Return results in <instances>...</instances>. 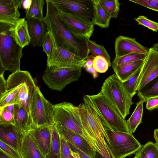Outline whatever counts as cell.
<instances>
[{
	"label": "cell",
	"mask_w": 158,
	"mask_h": 158,
	"mask_svg": "<svg viewBox=\"0 0 158 158\" xmlns=\"http://www.w3.org/2000/svg\"><path fill=\"white\" fill-rule=\"evenodd\" d=\"M46 15L43 20L47 30L52 34L57 47L66 48L86 60L90 53L88 47L89 39L77 36L65 26L59 15L57 9L51 0H45Z\"/></svg>",
	"instance_id": "1"
},
{
	"label": "cell",
	"mask_w": 158,
	"mask_h": 158,
	"mask_svg": "<svg viewBox=\"0 0 158 158\" xmlns=\"http://www.w3.org/2000/svg\"><path fill=\"white\" fill-rule=\"evenodd\" d=\"M83 99L78 106L83 127L95 144L98 152L106 158H112L107 144L108 137L102 122L86 95Z\"/></svg>",
	"instance_id": "2"
},
{
	"label": "cell",
	"mask_w": 158,
	"mask_h": 158,
	"mask_svg": "<svg viewBox=\"0 0 158 158\" xmlns=\"http://www.w3.org/2000/svg\"><path fill=\"white\" fill-rule=\"evenodd\" d=\"M12 25L0 23V75L6 70L12 73L20 70L23 48L13 37Z\"/></svg>",
	"instance_id": "3"
},
{
	"label": "cell",
	"mask_w": 158,
	"mask_h": 158,
	"mask_svg": "<svg viewBox=\"0 0 158 158\" xmlns=\"http://www.w3.org/2000/svg\"><path fill=\"white\" fill-rule=\"evenodd\" d=\"M54 124H60L82 136L93 151L98 152L95 144L85 130L81 120L80 110L70 102H63L53 106Z\"/></svg>",
	"instance_id": "4"
},
{
	"label": "cell",
	"mask_w": 158,
	"mask_h": 158,
	"mask_svg": "<svg viewBox=\"0 0 158 158\" xmlns=\"http://www.w3.org/2000/svg\"><path fill=\"white\" fill-rule=\"evenodd\" d=\"M86 95L106 128L114 131L130 133L125 118L101 92L95 95Z\"/></svg>",
	"instance_id": "5"
},
{
	"label": "cell",
	"mask_w": 158,
	"mask_h": 158,
	"mask_svg": "<svg viewBox=\"0 0 158 158\" xmlns=\"http://www.w3.org/2000/svg\"><path fill=\"white\" fill-rule=\"evenodd\" d=\"M100 92L125 118L129 114L131 107L134 102L132 98L115 74L106 78L101 87Z\"/></svg>",
	"instance_id": "6"
},
{
	"label": "cell",
	"mask_w": 158,
	"mask_h": 158,
	"mask_svg": "<svg viewBox=\"0 0 158 158\" xmlns=\"http://www.w3.org/2000/svg\"><path fill=\"white\" fill-rule=\"evenodd\" d=\"M105 129L109 140L107 144L113 158H125L136 153L142 146L131 133Z\"/></svg>",
	"instance_id": "7"
},
{
	"label": "cell",
	"mask_w": 158,
	"mask_h": 158,
	"mask_svg": "<svg viewBox=\"0 0 158 158\" xmlns=\"http://www.w3.org/2000/svg\"><path fill=\"white\" fill-rule=\"evenodd\" d=\"M53 105L45 98L37 86L30 100V115L33 128L51 126L54 124Z\"/></svg>",
	"instance_id": "8"
},
{
	"label": "cell",
	"mask_w": 158,
	"mask_h": 158,
	"mask_svg": "<svg viewBox=\"0 0 158 158\" xmlns=\"http://www.w3.org/2000/svg\"><path fill=\"white\" fill-rule=\"evenodd\" d=\"M6 81V91L15 87L18 88L16 104L22 107L30 115L31 97L37 86L30 73L27 71L20 70L9 75Z\"/></svg>",
	"instance_id": "9"
},
{
	"label": "cell",
	"mask_w": 158,
	"mask_h": 158,
	"mask_svg": "<svg viewBox=\"0 0 158 158\" xmlns=\"http://www.w3.org/2000/svg\"><path fill=\"white\" fill-rule=\"evenodd\" d=\"M81 68H64L48 66L42 76L44 83L51 89L61 91L69 83L78 81Z\"/></svg>",
	"instance_id": "10"
},
{
	"label": "cell",
	"mask_w": 158,
	"mask_h": 158,
	"mask_svg": "<svg viewBox=\"0 0 158 158\" xmlns=\"http://www.w3.org/2000/svg\"><path fill=\"white\" fill-rule=\"evenodd\" d=\"M57 9L60 19L70 32L80 37L90 39L94 31V25L91 20Z\"/></svg>",
	"instance_id": "11"
},
{
	"label": "cell",
	"mask_w": 158,
	"mask_h": 158,
	"mask_svg": "<svg viewBox=\"0 0 158 158\" xmlns=\"http://www.w3.org/2000/svg\"><path fill=\"white\" fill-rule=\"evenodd\" d=\"M62 11L91 21L94 15L93 0H51Z\"/></svg>",
	"instance_id": "12"
},
{
	"label": "cell",
	"mask_w": 158,
	"mask_h": 158,
	"mask_svg": "<svg viewBox=\"0 0 158 158\" xmlns=\"http://www.w3.org/2000/svg\"><path fill=\"white\" fill-rule=\"evenodd\" d=\"M86 61V60L66 48L57 47L53 55L47 57V65L64 68H82Z\"/></svg>",
	"instance_id": "13"
},
{
	"label": "cell",
	"mask_w": 158,
	"mask_h": 158,
	"mask_svg": "<svg viewBox=\"0 0 158 158\" xmlns=\"http://www.w3.org/2000/svg\"><path fill=\"white\" fill-rule=\"evenodd\" d=\"M158 76V51L152 47L145 59L138 77L136 91Z\"/></svg>",
	"instance_id": "14"
},
{
	"label": "cell",
	"mask_w": 158,
	"mask_h": 158,
	"mask_svg": "<svg viewBox=\"0 0 158 158\" xmlns=\"http://www.w3.org/2000/svg\"><path fill=\"white\" fill-rule=\"evenodd\" d=\"M114 46L116 57L132 53L148 54L150 49L140 44L135 38L122 35L116 39Z\"/></svg>",
	"instance_id": "15"
},
{
	"label": "cell",
	"mask_w": 158,
	"mask_h": 158,
	"mask_svg": "<svg viewBox=\"0 0 158 158\" xmlns=\"http://www.w3.org/2000/svg\"><path fill=\"white\" fill-rule=\"evenodd\" d=\"M23 0H0V23L14 25L20 18Z\"/></svg>",
	"instance_id": "16"
},
{
	"label": "cell",
	"mask_w": 158,
	"mask_h": 158,
	"mask_svg": "<svg viewBox=\"0 0 158 158\" xmlns=\"http://www.w3.org/2000/svg\"><path fill=\"white\" fill-rule=\"evenodd\" d=\"M54 125L60 135L63 137L67 142L88 156L93 158L94 151L93 150L82 136L66 128L62 125Z\"/></svg>",
	"instance_id": "17"
},
{
	"label": "cell",
	"mask_w": 158,
	"mask_h": 158,
	"mask_svg": "<svg viewBox=\"0 0 158 158\" xmlns=\"http://www.w3.org/2000/svg\"><path fill=\"white\" fill-rule=\"evenodd\" d=\"M28 133L40 152L46 157L50 148L51 126L34 127Z\"/></svg>",
	"instance_id": "18"
},
{
	"label": "cell",
	"mask_w": 158,
	"mask_h": 158,
	"mask_svg": "<svg viewBox=\"0 0 158 158\" xmlns=\"http://www.w3.org/2000/svg\"><path fill=\"white\" fill-rule=\"evenodd\" d=\"M31 44L33 47L42 46L47 31L46 23L43 20L27 17L26 18Z\"/></svg>",
	"instance_id": "19"
},
{
	"label": "cell",
	"mask_w": 158,
	"mask_h": 158,
	"mask_svg": "<svg viewBox=\"0 0 158 158\" xmlns=\"http://www.w3.org/2000/svg\"><path fill=\"white\" fill-rule=\"evenodd\" d=\"M18 152L22 158H46L40 152L28 132L22 135Z\"/></svg>",
	"instance_id": "20"
},
{
	"label": "cell",
	"mask_w": 158,
	"mask_h": 158,
	"mask_svg": "<svg viewBox=\"0 0 158 158\" xmlns=\"http://www.w3.org/2000/svg\"><path fill=\"white\" fill-rule=\"evenodd\" d=\"M14 116L16 130L22 135L28 132L33 128L29 114L22 107L18 104L14 106Z\"/></svg>",
	"instance_id": "21"
},
{
	"label": "cell",
	"mask_w": 158,
	"mask_h": 158,
	"mask_svg": "<svg viewBox=\"0 0 158 158\" xmlns=\"http://www.w3.org/2000/svg\"><path fill=\"white\" fill-rule=\"evenodd\" d=\"M10 30L17 43L23 48L28 46L31 41L26 18H20Z\"/></svg>",
	"instance_id": "22"
},
{
	"label": "cell",
	"mask_w": 158,
	"mask_h": 158,
	"mask_svg": "<svg viewBox=\"0 0 158 158\" xmlns=\"http://www.w3.org/2000/svg\"><path fill=\"white\" fill-rule=\"evenodd\" d=\"M22 135L16 130L12 125H0V140L18 152L20 146Z\"/></svg>",
	"instance_id": "23"
},
{
	"label": "cell",
	"mask_w": 158,
	"mask_h": 158,
	"mask_svg": "<svg viewBox=\"0 0 158 158\" xmlns=\"http://www.w3.org/2000/svg\"><path fill=\"white\" fill-rule=\"evenodd\" d=\"M145 59L122 65L116 69L114 72L115 74L122 82H124L127 80L142 66Z\"/></svg>",
	"instance_id": "24"
},
{
	"label": "cell",
	"mask_w": 158,
	"mask_h": 158,
	"mask_svg": "<svg viewBox=\"0 0 158 158\" xmlns=\"http://www.w3.org/2000/svg\"><path fill=\"white\" fill-rule=\"evenodd\" d=\"M94 6V15L91 22L94 25L101 28H107L110 26L111 18L100 4L98 0H93Z\"/></svg>",
	"instance_id": "25"
},
{
	"label": "cell",
	"mask_w": 158,
	"mask_h": 158,
	"mask_svg": "<svg viewBox=\"0 0 158 158\" xmlns=\"http://www.w3.org/2000/svg\"><path fill=\"white\" fill-rule=\"evenodd\" d=\"M140 100L144 102L149 98L158 97V76L137 91Z\"/></svg>",
	"instance_id": "26"
},
{
	"label": "cell",
	"mask_w": 158,
	"mask_h": 158,
	"mask_svg": "<svg viewBox=\"0 0 158 158\" xmlns=\"http://www.w3.org/2000/svg\"><path fill=\"white\" fill-rule=\"evenodd\" d=\"M144 102L143 101L140 100L136 104L135 110L130 118L127 121V125L131 133H134L138 126L142 122Z\"/></svg>",
	"instance_id": "27"
},
{
	"label": "cell",
	"mask_w": 158,
	"mask_h": 158,
	"mask_svg": "<svg viewBox=\"0 0 158 158\" xmlns=\"http://www.w3.org/2000/svg\"><path fill=\"white\" fill-rule=\"evenodd\" d=\"M51 140L50 150L46 158H60V134L53 124L51 126Z\"/></svg>",
	"instance_id": "28"
},
{
	"label": "cell",
	"mask_w": 158,
	"mask_h": 158,
	"mask_svg": "<svg viewBox=\"0 0 158 158\" xmlns=\"http://www.w3.org/2000/svg\"><path fill=\"white\" fill-rule=\"evenodd\" d=\"M45 3L46 1L44 0H32L30 8L25 11V18L29 17L43 20L44 17L43 8Z\"/></svg>",
	"instance_id": "29"
},
{
	"label": "cell",
	"mask_w": 158,
	"mask_h": 158,
	"mask_svg": "<svg viewBox=\"0 0 158 158\" xmlns=\"http://www.w3.org/2000/svg\"><path fill=\"white\" fill-rule=\"evenodd\" d=\"M148 55L132 53L120 57H115L112 63V68L114 72L118 67L130 62L145 59Z\"/></svg>",
	"instance_id": "30"
},
{
	"label": "cell",
	"mask_w": 158,
	"mask_h": 158,
	"mask_svg": "<svg viewBox=\"0 0 158 158\" xmlns=\"http://www.w3.org/2000/svg\"><path fill=\"white\" fill-rule=\"evenodd\" d=\"M19 93L18 88L15 87L6 91V93L0 96V109L10 105L16 104Z\"/></svg>",
	"instance_id": "31"
},
{
	"label": "cell",
	"mask_w": 158,
	"mask_h": 158,
	"mask_svg": "<svg viewBox=\"0 0 158 158\" xmlns=\"http://www.w3.org/2000/svg\"><path fill=\"white\" fill-rule=\"evenodd\" d=\"M138 151L140 158H158V146L152 142L142 145Z\"/></svg>",
	"instance_id": "32"
},
{
	"label": "cell",
	"mask_w": 158,
	"mask_h": 158,
	"mask_svg": "<svg viewBox=\"0 0 158 158\" xmlns=\"http://www.w3.org/2000/svg\"><path fill=\"white\" fill-rule=\"evenodd\" d=\"M102 7L111 18H117L120 10V4L118 0H98Z\"/></svg>",
	"instance_id": "33"
},
{
	"label": "cell",
	"mask_w": 158,
	"mask_h": 158,
	"mask_svg": "<svg viewBox=\"0 0 158 158\" xmlns=\"http://www.w3.org/2000/svg\"><path fill=\"white\" fill-rule=\"evenodd\" d=\"M88 47L90 52L94 56H100L103 57L107 61L110 67L112 65L110 57L103 46L99 45L89 39L88 41Z\"/></svg>",
	"instance_id": "34"
},
{
	"label": "cell",
	"mask_w": 158,
	"mask_h": 158,
	"mask_svg": "<svg viewBox=\"0 0 158 158\" xmlns=\"http://www.w3.org/2000/svg\"><path fill=\"white\" fill-rule=\"evenodd\" d=\"M42 47L43 51L46 54L47 57L52 56L57 48L53 36L49 31L46 34Z\"/></svg>",
	"instance_id": "35"
},
{
	"label": "cell",
	"mask_w": 158,
	"mask_h": 158,
	"mask_svg": "<svg viewBox=\"0 0 158 158\" xmlns=\"http://www.w3.org/2000/svg\"><path fill=\"white\" fill-rule=\"evenodd\" d=\"M142 67V66L127 80L122 82L124 88L132 98L137 93V82Z\"/></svg>",
	"instance_id": "36"
},
{
	"label": "cell",
	"mask_w": 158,
	"mask_h": 158,
	"mask_svg": "<svg viewBox=\"0 0 158 158\" xmlns=\"http://www.w3.org/2000/svg\"><path fill=\"white\" fill-rule=\"evenodd\" d=\"M92 66L97 73H105L110 67L107 60L100 56L94 57Z\"/></svg>",
	"instance_id": "37"
},
{
	"label": "cell",
	"mask_w": 158,
	"mask_h": 158,
	"mask_svg": "<svg viewBox=\"0 0 158 158\" xmlns=\"http://www.w3.org/2000/svg\"><path fill=\"white\" fill-rule=\"evenodd\" d=\"M0 125H15L14 114L5 108L0 109Z\"/></svg>",
	"instance_id": "38"
},
{
	"label": "cell",
	"mask_w": 158,
	"mask_h": 158,
	"mask_svg": "<svg viewBox=\"0 0 158 158\" xmlns=\"http://www.w3.org/2000/svg\"><path fill=\"white\" fill-rule=\"evenodd\" d=\"M134 19L139 25H143L155 32L158 31V23L150 20L146 16L139 15Z\"/></svg>",
	"instance_id": "39"
},
{
	"label": "cell",
	"mask_w": 158,
	"mask_h": 158,
	"mask_svg": "<svg viewBox=\"0 0 158 158\" xmlns=\"http://www.w3.org/2000/svg\"><path fill=\"white\" fill-rule=\"evenodd\" d=\"M0 149V150L11 158H22L17 151L1 140Z\"/></svg>",
	"instance_id": "40"
},
{
	"label": "cell",
	"mask_w": 158,
	"mask_h": 158,
	"mask_svg": "<svg viewBox=\"0 0 158 158\" xmlns=\"http://www.w3.org/2000/svg\"><path fill=\"white\" fill-rule=\"evenodd\" d=\"M60 158H74L71 154V150L68 142L60 135Z\"/></svg>",
	"instance_id": "41"
},
{
	"label": "cell",
	"mask_w": 158,
	"mask_h": 158,
	"mask_svg": "<svg viewBox=\"0 0 158 158\" xmlns=\"http://www.w3.org/2000/svg\"><path fill=\"white\" fill-rule=\"evenodd\" d=\"M129 1L158 12V0H129Z\"/></svg>",
	"instance_id": "42"
},
{
	"label": "cell",
	"mask_w": 158,
	"mask_h": 158,
	"mask_svg": "<svg viewBox=\"0 0 158 158\" xmlns=\"http://www.w3.org/2000/svg\"><path fill=\"white\" fill-rule=\"evenodd\" d=\"M146 108L149 110L158 109V97L152 98L146 102Z\"/></svg>",
	"instance_id": "43"
},
{
	"label": "cell",
	"mask_w": 158,
	"mask_h": 158,
	"mask_svg": "<svg viewBox=\"0 0 158 158\" xmlns=\"http://www.w3.org/2000/svg\"><path fill=\"white\" fill-rule=\"evenodd\" d=\"M6 81L4 77V75H0V96L6 91Z\"/></svg>",
	"instance_id": "44"
},
{
	"label": "cell",
	"mask_w": 158,
	"mask_h": 158,
	"mask_svg": "<svg viewBox=\"0 0 158 158\" xmlns=\"http://www.w3.org/2000/svg\"><path fill=\"white\" fill-rule=\"evenodd\" d=\"M94 56L93 55L88 56L86 59V61L84 64L83 67L85 68L86 67H89L92 66L93 64V60Z\"/></svg>",
	"instance_id": "45"
},
{
	"label": "cell",
	"mask_w": 158,
	"mask_h": 158,
	"mask_svg": "<svg viewBox=\"0 0 158 158\" xmlns=\"http://www.w3.org/2000/svg\"><path fill=\"white\" fill-rule=\"evenodd\" d=\"M32 0H23L22 7L25 10H27L30 8Z\"/></svg>",
	"instance_id": "46"
},
{
	"label": "cell",
	"mask_w": 158,
	"mask_h": 158,
	"mask_svg": "<svg viewBox=\"0 0 158 158\" xmlns=\"http://www.w3.org/2000/svg\"><path fill=\"white\" fill-rule=\"evenodd\" d=\"M86 70L88 72L91 73L93 78H95L98 76V73L95 71L93 66L89 67H86L85 68Z\"/></svg>",
	"instance_id": "47"
},
{
	"label": "cell",
	"mask_w": 158,
	"mask_h": 158,
	"mask_svg": "<svg viewBox=\"0 0 158 158\" xmlns=\"http://www.w3.org/2000/svg\"><path fill=\"white\" fill-rule=\"evenodd\" d=\"M14 106L15 105L11 104L6 106L4 108L7 110L14 114Z\"/></svg>",
	"instance_id": "48"
},
{
	"label": "cell",
	"mask_w": 158,
	"mask_h": 158,
	"mask_svg": "<svg viewBox=\"0 0 158 158\" xmlns=\"http://www.w3.org/2000/svg\"><path fill=\"white\" fill-rule=\"evenodd\" d=\"M154 137L156 141V143L158 146V129L154 130Z\"/></svg>",
	"instance_id": "49"
},
{
	"label": "cell",
	"mask_w": 158,
	"mask_h": 158,
	"mask_svg": "<svg viewBox=\"0 0 158 158\" xmlns=\"http://www.w3.org/2000/svg\"><path fill=\"white\" fill-rule=\"evenodd\" d=\"M94 158H106L102 155L97 152L94 151ZM112 158H113L112 157Z\"/></svg>",
	"instance_id": "50"
},
{
	"label": "cell",
	"mask_w": 158,
	"mask_h": 158,
	"mask_svg": "<svg viewBox=\"0 0 158 158\" xmlns=\"http://www.w3.org/2000/svg\"><path fill=\"white\" fill-rule=\"evenodd\" d=\"M0 158H11L0 150Z\"/></svg>",
	"instance_id": "51"
},
{
	"label": "cell",
	"mask_w": 158,
	"mask_h": 158,
	"mask_svg": "<svg viewBox=\"0 0 158 158\" xmlns=\"http://www.w3.org/2000/svg\"><path fill=\"white\" fill-rule=\"evenodd\" d=\"M152 48L155 50L158 51V42L153 44Z\"/></svg>",
	"instance_id": "52"
},
{
	"label": "cell",
	"mask_w": 158,
	"mask_h": 158,
	"mask_svg": "<svg viewBox=\"0 0 158 158\" xmlns=\"http://www.w3.org/2000/svg\"><path fill=\"white\" fill-rule=\"evenodd\" d=\"M133 158H140V156L138 151L135 153V156Z\"/></svg>",
	"instance_id": "53"
}]
</instances>
